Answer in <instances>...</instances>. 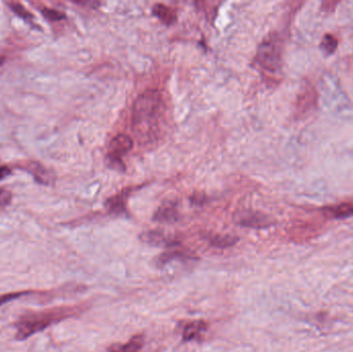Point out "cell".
<instances>
[{"label":"cell","instance_id":"obj_1","mask_svg":"<svg viewBox=\"0 0 353 352\" xmlns=\"http://www.w3.org/2000/svg\"><path fill=\"white\" fill-rule=\"evenodd\" d=\"M163 111V95L159 90H147L137 97L132 110V125L140 138H146L154 130Z\"/></svg>","mask_w":353,"mask_h":352},{"label":"cell","instance_id":"obj_2","mask_svg":"<svg viewBox=\"0 0 353 352\" xmlns=\"http://www.w3.org/2000/svg\"><path fill=\"white\" fill-rule=\"evenodd\" d=\"M65 316L66 310L64 309H51L24 314L16 324L17 338L24 340L31 335L41 332L51 324L63 320Z\"/></svg>","mask_w":353,"mask_h":352},{"label":"cell","instance_id":"obj_3","mask_svg":"<svg viewBox=\"0 0 353 352\" xmlns=\"http://www.w3.org/2000/svg\"><path fill=\"white\" fill-rule=\"evenodd\" d=\"M282 52L283 43L279 35L270 34L259 45L256 53L257 63L265 72L278 74L282 66Z\"/></svg>","mask_w":353,"mask_h":352},{"label":"cell","instance_id":"obj_4","mask_svg":"<svg viewBox=\"0 0 353 352\" xmlns=\"http://www.w3.org/2000/svg\"><path fill=\"white\" fill-rule=\"evenodd\" d=\"M319 91L310 81L303 83L300 92L296 96V117L298 119H306L310 117L319 107Z\"/></svg>","mask_w":353,"mask_h":352},{"label":"cell","instance_id":"obj_5","mask_svg":"<svg viewBox=\"0 0 353 352\" xmlns=\"http://www.w3.org/2000/svg\"><path fill=\"white\" fill-rule=\"evenodd\" d=\"M234 221L242 227L263 229L272 225L271 219L267 215L254 211L243 210L236 213Z\"/></svg>","mask_w":353,"mask_h":352},{"label":"cell","instance_id":"obj_6","mask_svg":"<svg viewBox=\"0 0 353 352\" xmlns=\"http://www.w3.org/2000/svg\"><path fill=\"white\" fill-rule=\"evenodd\" d=\"M134 147V141L128 134H118L112 140L107 156L122 159V156L130 152Z\"/></svg>","mask_w":353,"mask_h":352},{"label":"cell","instance_id":"obj_7","mask_svg":"<svg viewBox=\"0 0 353 352\" xmlns=\"http://www.w3.org/2000/svg\"><path fill=\"white\" fill-rule=\"evenodd\" d=\"M321 212L330 219H346L353 216V200L323 207Z\"/></svg>","mask_w":353,"mask_h":352},{"label":"cell","instance_id":"obj_8","mask_svg":"<svg viewBox=\"0 0 353 352\" xmlns=\"http://www.w3.org/2000/svg\"><path fill=\"white\" fill-rule=\"evenodd\" d=\"M178 218V209H176V205L171 202L159 207L154 215V220L159 221V222H176Z\"/></svg>","mask_w":353,"mask_h":352},{"label":"cell","instance_id":"obj_9","mask_svg":"<svg viewBox=\"0 0 353 352\" xmlns=\"http://www.w3.org/2000/svg\"><path fill=\"white\" fill-rule=\"evenodd\" d=\"M141 239H142V241L145 242V243L151 244V245L154 246L176 245V242L168 238L167 236L161 233V231H147V233H144L141 236Z\"/></svg>","mask_w":353,"mask_h":352},{"label":"cell","instance_id":"obj_10","mask_svg":"<svg viewBox=\"0 0 353 352\" xmlns=\"http://www.w3.org/2000/svg\"><path fill=\"white\" fill-rule=\"evenodd\" d=\"M205 330H207V324L201 320L189 322L185 326L184 331H183V338L186 341L194 340L197 337L201 336Z\"/></svg>","mask_w":353,"mask_h":352},{"label":"cell","instance_id":"obj_11","mask_svg":"<svg viewBox=\"0 0 353 352\" xmlns=\"http://www.w3.org/2000/svg\"><path fill=\"white\" fill-rule=\"evenodd\" d=\"M153 12L155 16L167 25H172L176 22V14L175 10H172L165 4L157 3L153 8Z\"/></svg>","mask_w":353,"mask_h":352},{"label":"cell","instance_id":"obj_12","mask_svg":"<svg viewBox=\"0 0 353 352\" xmlns=\"http://www.w3.org/2000/svg\"><path fill=\"white\" fill-rule=\"evenodd\" d=\"M144 345V337L138 335L132 337L128 343L123 345H115L109 349V352H139Z\"/></svg>","mask_w":353,"mask_h":352},{"label":"cell","instance_id":"obj_13","mask_svg":"<svg viewBox=\"0 0 353 352\" xmlns=\"http://www.w3.org/2000/svg\"><path fill=\"white\" fill-rule=\"evenodd\" d=\"M105 208L109 210V212L115 213V214H121V213L125 212V198L123 194H120L110 198L105 202Z\"/></svg>","mask_w":353,"mask_h":352},{"label":"cell","instance_id":"obj_14","mask_svg":"<svg viewBox=\"0 0 353 352\" xmlns=\"http://www.w3.org/2000/svg\"><path fill=\"white\" fill-rule=\"evenodd\" d=\"M338 45H339V41H338L337 37L332 33L323 35L321 41V49L323 53L327 55H333L337 51Z\"/></svg>","mask_w":353,"mask_h":352},{"label":"cell","instance_id":"obj_15","mask_svg":"<svg viewBox=\"0 0 353 352\" xmlns=\"http://www.w3.org/2000/svg\"><path fill=\"white\" fill-rule=\"evenodd\" d=\"M236 241H238V239L232 237V236H215V237L211 238L210 243L214 247L226 248L234 245Z\"/></svg>","mask_w":353,"mask_h":352},{"label":"cell","instance_id":"obj_16","mask_svg":"<svg viewBox=\"0 0 353 352\" xmlns=\"http://www.w3.org/2000/svg\"><path fill=\"white\" fill-rule=\"evenodd\" d=\"M8 6H10V10L14 12V14H18L20 18L24 19L26 22H31L33 20V14H31L24 6H21L20 3H16V2H10L8 3Z\"/></svg>","mask_w":353,"mask_h":352},{"label":"cell","instance_id":"obj_17","mask_svg":"<svg viewBox=\"0 0 353 352\" xmlns=\"http://www.w3.org/2000/svg\"><path fill=\"white\" fill-rule=\"evenodd\" d=\"M41 14H43L47 20L51 21V22H57V21L63 20L65 19V14L60 10H53V8H45L41 10Z\"/></svg>","mask_w":353,"mask_h":352},{"label":"cell","instance_id":"obj_18","mask_svg":"<svg viewBox=\"0 0 353 352\" xmlns=\"http://www.w3.org/2000/svg\"><path fill=\"white\" fill-rule=\"evenodd\" d=\"M12 200V194L8 190L0 188V208L10 204Z\"/></svg>","mask_w":353,"mask_h":352},{"label":"cell","instance_id":"obj_19","mask_svg":"<svg viewBox=\"0 0 353 352\" xmlns=\"http://www.w3.org/2000/svg\"><path fill=\"white\" fill-rule=\"evenodd\" d=\"M339 2L337 1H323L321 4V10L325 12H332L336 10Z\"/></svg>","mask_w":353,"mask_h":352},{"label":"cell","instance_id":"obj_20","mask_svg":"<svg viewBox=\"0 0 353 352\" xmlns=\"http://www.w3.org/2000/svg\"><path fill=\"white\" fill-rule=\"evenodd\" d=\"M12 171H10V167H0V181L1 180L6 179V177L10 175Z\"/></svg>","mask_w":353,"mask_h":352},{"label":"cell","instance_id":"obj_21","mask_svg":"<svg viewBox=\"0 0 353 352\" xmlns=\"http://www.w3.org/2000/svg\"><path fill=\"white\" fill-rule=\"evenodd\" d=\"M4 61H6V59H4V57H0V66H1L2 64L4 63Z\"/></svg>","mask_w":353,"mask_h":352}]
</instances>
